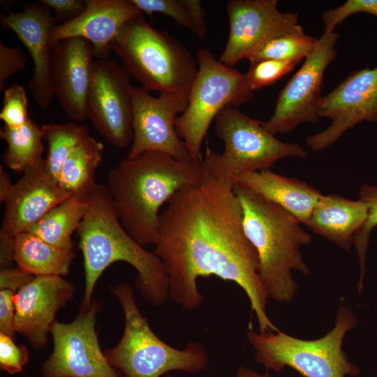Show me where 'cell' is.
<instances>
[{"mask_svg":"<svg viewBox=\"0 0 377 377\" xmlns=\"http://www.w3.org/2000/svg\"><path fill=\"white\" fill-rule=\"evenodd\" d=\"M230 180L205 175L179 189L159 214L152 251L163 263L169 293L187 311L200 306L198 277L216 276L246 293L260 332H278L267 314V295L259 275L257 253L243 228L241 203Z\"/></svg>","mask_w":377,"mask_h":377,"instance_id":"cell-1","label":"cell"},{"mask_svg":"<svg viewBox=\"0 0 377 377\" xmlns=\"http://www.w3.org/2000/svg\"><path fill=\"white\" fill-rule=\"evenodd\" d=\"M86 198L87 212L77 230L85 276L80 309L89 306L101 276L119 261L135 269V287L147 302L156 306L165 304L170 298L166 269L158 256L145 249L122 227L106 186L95 183Z\"/></svg>","mask_w":377,"mask_h":377,"instance_id":"cell-2","label":"cell"},{"mask_svg":"<svg viewBox=\"0 0 377 377\" xmlns=\"http://www.w3.org/2000/svg\"><path fill=\"white\" fill-rule=\"evenodd\" d=\"M205 177L202 161L146 151L121 160L108 173L107 189L122 227L140 245H156L158 211L182 187Z\"/></svg>","mask_w":377,"mask_h":377,"instance_id":"cell-3","label":"cell"},{"mask_svg":"<svg viewBox=\"0 0 377 377\" xmlns=\"http://www.w3.org/2000/svg\"><path fill=\"white\" fill-rule=\"evenodd\" d=\"M242 208L244 232L259 260V275L268 298L290 302L297 291L292 272L309 274L301 249L311 236L301 223L279 205L252 190L234 184Z\"/></svg>","mask_w":377,"mask_h":377,"instance_id":"cell-4","label":"cell"},{"mask_svg":"<svg viewBox=\"0 0 377 377\" xmlns=\"http://www.w3.org/2000/svg\"><path fill=\"white\" fill-rule=\"evenodd\" d=\"M110 50L145 89L189 95L198 72L196 59L168 33L152 27L143 14L122 27Z\"/></svg>","mask_w":377,"mask_h":377,"instance_id":"cell-5","label":"cell"},{"mask_svg":"<svg viewBox=\"0 0 377 377\" xmlns=\"http://www.w3.org/2000/svg\"><path fill=\"white\" fill-rule=\"evenodd\" d=\"M124 315V330L119 342L105 352L110 364L126 377H161L172 371L195 374L205 370L209 358L204 346L189 342L175 348L161 339L141 313L130 284L111 288Z\"/></svg>","mask_w":377,"mask_h":377,"instance_id":"cell-6","label":"cell"},{"mask_svg":"<svg viewBox=\"0 0 377 377\" xmlns=\"http://www.w3.org/2000/svg\"><path fill=\"white\" fill-rule=\"evenodd\" d=\"M357 323L352 309L341 305L334 327L321 338L305 340L280 330L256 333L251 328L247 339L255 350V360L267 371L279 373L288 367L304 377H355L360 369L348 360L342 343Z\"/></svg>","mask_w":377,"mask_h":377,"instance_id":"cell-7","label":"cell"},{"mask_svg":"<svg viewBox=\"0 0 377 377\" xmlns=\"http://www.w3.org/2000/svg\"><path fill=\"white\" fill-rule=\"evenodd\" d=\"M215 132L224 143L223 153L207 147L202 161L205 175L230 180L244 173L271 170L287 157L304 158V148L296 142L278 140L263 126L235 107H226L216 117Z\"/></svg>","mask_w":377,"mask_h":377,"instance_id":"cell-8","label":"cell"},{"mask_svg":"<svg viewBox=\"0 0 377 377\" xmlns=\"http://www.w3.org/2000/svg\"><path fill=\"white\" fill-rule=\"evenodd\" d=\"M198 72L191 87L186 110L175 122L178 136L185 142L191 158L201 160V145L209 127L226 107L249 102L253 91L246 74L216 60L205 48L198 51Z\"/></svg>","mask_w":377,"mask_h":377,"instance_id":"cell-9","label":"cell"},{"mask_svg":"<svg viewBox=\"0 0 377 377\" xmlns=\"http://www.w3.org/2000/svg\"><path fill=\"white\" fill-rule=\"evenodd\" d=\"M101 306L93 301L72 322H54L53 350L42 365L43 377H121L101 349L95 327Z\"/></svg>","mask_w":377,"mask_h":377,"instance_id":"cell-10","label":"cell"},{"mask_svg":"<svg viewBox=\"0 0 377 377\" xmlns=\"http://www.w3.org/2000/svg\"><path fill=\"white\" fill-rule=\"evenodd\" d=\"M338 38L339 34L332 31H324L318 39L301 68L279 92L272 117L263 121L269 133H288L301 124L318 121L324 73L337 56Z\"/></svg>","mask_w":377,"mask_h":377,"instance_id":"cell-11","label":"cell"},{"mask_svg":"<svg viewBox=\"0 0 377 377\" xmlns=\"http://www.w3.org/2000/svg\"><path fill=\"white\" fill-rule=\"evenodd\" d=\"M130 75L114 59L94 61L85 103L86 117L110 144L120 149L133 140Z\"/></svg>","mask_w":377,"mask_h":377,"instance_id":"cell-12","label":"cell"},{"mask_svg":"<svg viewBox=\"0 0 377 377\" xmlns=\"http://www.w3.org/2000/svg\"><path fill=\"white\" fill-rule=\"evenodd\" d=\"M131 95L133 135L127 157L159 151L178 160H192L175 126L176 118L188 105V96L160 93L154 96L141 86H131Z\"/></svg>","mask_w":377,"mask_h":377,"instance_id":"cell-13","label":"cell"},{"mask_svg":"<svg viewBox=\"0 0 377 377\" xmlns=\"http://www.w3.org/2000/svg\"><path fill=\"white\" fill-rule=\"evenodd\" d=\"M318 116L332 121L325 130L306 139L314 151L329 147L362 121H377V66L354 71L322 96Z\"/></svg>","mask_w":377,"mask_h":377,"instance_id":"cell-14","label":"cell"},{"mask_svg":"<svg viewBox=\"0 0 377 377\" xmlns=\"http://www.w3.org/2000/svg\"><path fill=\"white\" fill-rule=\"evenodd\" d=\"M276 0H230L226 4L229 36L219 61L233 66L272 39L298 25V14L282 13Z\"/></svg>","mask_w":377,"mask_h":377,"instance_id":"cell-15","label":"cell"},{"mask_svg":"<svg viewBox=\"0 0 377 377\" xmlns=\"http://www.w3.org/2000/svg\"><path fill=\"white\" fill-rule=\"evenodd\" d=\"M1 25L13 31L27 49L34 63L29 89L36 105L48 109L55 96L52 74V32L55 27L52 10L39 2L27 3L22 11L1 15Z\"/></svg>","mask_w":377,"mask_h":377,"instance_id":"cell-16","label":"cell"},{"mask_svg":"<svg viewBox=\"0 0 377 377\" xmlns=\"http://www.w3.org/2000/svg\"><path fill=\"white\" fill-rule=\"evenodd\" d=\"M75 288L60 276H34L15 293L14 327L34 349L48 343L58 311L73 298Z\"/></svg>","mask_w":377,"mask_h":377,"instance_id":"cell-17","label":"cell"},{"mask_svg":"<svg viewBox=\"0 0 377 377\" xmlns=\"http://www.w3.org/2000/svg\"><path fill=\"white\" fill-rule=\"evenodd\" d=\"M73 194L64 190L45 163L23 172L5 202L2 227L15 236L27 232L47 212Z\"/></svg>","mask_w":377,"mask_h":377,"instance_id":"cell-18","label":"cell"},{"mask_svg":"<svg viewBox=\"0 0 377 377\" xmlns=\"http://www.w3.org/2000/svg\"><path fill=\"white\" fill-rule=\"evenodd\" d=\"M94 57L91 44L81 38L63 40L52 47L54 94L64 112L74 122L87 119L85 103Z\"/></svg>","mask_w":377,"mask_h":377,"instance_id":"cell-19","label":"cell"},{"mask_svg":"<svg viewBox=\"0 0 377 377\" xmlns=\"http://www.w3.org/2000/svg\"><path fill=\"white\" fill-rule=\"evenodd\" d=\"M143 14L131 0H87L82 12L73 20L55 25L51 45L71 38L89 41L98 59H108L110 44L122 27Z\"/></svg>","mask_w":377,"mask_h":377,"instance_id":"cell-20","label":"cell"},{"mask_svg":"<svg viewBox=\"0 0 377 377\" xmlns=\"http://www.w3.org/2000/svg\"><path fill=\"white\" fill-rule=\"evenodd\" d=\"M368 216V205L337 194L322 195L306 223L343 250L349 251Z\"/></svg>","mask_w":377,"mask_h":377,"instance_id":"cell-21","label":"cell"},{"mask_svg":"<svg viewBox=\"0 0 377 377\" xmlns=\"http://www.w3.org/2000/svg\"><path fill=\"white\" fill-rule=\"evenodd\" d=\"M231 181L279 205L306 225L323 193L305 182L271 170L244 173Z\"/></svg>","mask_w":377,"mask_h":377,"instance_id":"cell-22","label":"cell"},{"mask_svg":"<svg viewBox=\"0 0 377 377\" xmlns=\"http://www.w3.org/2000/svg\"><path fill=\"white\" fill-rule=\"evenodd\" d=\"M75 256L72 249L50 244L32 232L15 236V263L34 276L67 275Z\"/></svg>","mask_w":377,"mask_h":377,"instance_id":"cell-23","label":"cell"},{"mask_svg":"<svg viewBox=\"0 0 377 377\" xmlns=\"http://www.w3.org/2000/svg\"><path fill=\"white\" fill-rule=\"evenodd\" d=\"M87 209L86 192L73 194L52 209L27 232L54 246L72 249V235L77 230Z\"/></svg>","mask_w":377,"mask_h":377,"instance_id":"cell-24","label":"cell"},{"mask_svg":"<svg viewBox=\"0 0 377 377\" xmlns=\"http://www.w3.org/2000/svg\"><path fill=\"white\" fill-rule=\"evenodd\" d=\"M0 138L7 145L3 156V163L12 170L23 172L45 163V159L42 156L44 147L41 126L31 118L18 128L2 127Z\"/></svg>","mask_w":377,"mask_h":377,"instance_id":"cell-25","label":"cell"},{"mask_svg":"<svg viewBox=\"0 0 377 377\" xmlns=\"http://www.w3.org/2000/svg\"><path fill=\"white\" fill-rule=\"evenodd\" d=\"M104 145L89 136L70 154L59 177L60 186L71 194L88 191L96 183L95 172L102 161Z\"/></svg>","mask_w":377,"mask_h":377,"instance_id":"cell-26","label":"cell"},{"mask_svg":"<svg viewBox=\"0 0 377 377\" xmlns=\"http://www.w3.org/2000/svg\"><path fill=\"white\" fill-rule=\"evenodd\" d=\"M142 13H158L171 17L200 40L207 36L205 10L200 0H131Z\"/></svg>","mask_w":377,"mask_h":377,"instance_id":"cell-27","label":"cell"},{"mask_svg":"<svg viewBox=\"0 0 377 377\" xmlns=\"http://www.w3.org/2000/svg\"><path fill=\"white\" fill-rule=\"evenodd\" d=\"M43 139L47 142L45 166L58 180L60 170L72 151L89 135L84 124L71 121L65 124H47L41 126Z\"/></svg>","mask_w":377,"mask_h":377,"instance_id":"cell-28","label":"cell"},{"mask_svg":"<svg viewBox=\"0 0 377 377\" xmlns=\"http://www.w3.org/2000/svg\"><path fill=\"white\" fill-rule=\"evenodd\" d=\"M317 40L306 35L299 24L293 30L272 39L246 59L250 64L265 59L299 63L312 52Z\"/></svg>","mask_w":377,"mask_h":377,"instance_id":"cell-29","label":"cell"},{"mask_svg":"<svg viewBox=\"0 0 377 377\" xmlns=\"http://www.w3.org/2000/svg\"><path fill=\"white\" fill-rule=\"evenodd\" d=\"M359 196L360 199L368 205L367 219L357 235L354 242L360 265V276L357 286L363 288L366 254L369 242V235L371 231L377 226V187L364 184L359 191Z\"/></svg>","mask_w":377,"mask_h":377,"instance_id":"cell-30","label":"cell"},{"mask_svg":"<svg viewBox=\"0 0 377 377\" xmlns=\"http://www.w3.org/2000/svg\"><path fill=\"white\" fill-rule=\"evenodd\" d=\"M3 92L0 119L4 123V126L15 128L23 126L30 119L26 89L14 84L6 88Z\"/></svg>","mask_w":377,"mask_h":377,"instance_id":"cell-31","label":"cell"},{"mask_svg":"<svg viewBox=\"0 0 377 377\" xmlns=\"http://www.w3.org/2000/svg\"><path fill=\"white\" fill-rule=\"evenodd\" d=\"M297 64L295 61L265 59L251 64L246 77L254 91L272 85L290 72Z\"/></svg>","mask_w":377,"mask_h":377,"instance_id":"cell-32","label":"cell"},{"mask_svg":"<svg viewBox=\"0 0 377 377\" xmlns=\"http://www.w3.org/2000/svg\"><path fill=\"white\" fill-rule=\"evenodd\" d=\"M357 13H367L377 17V0H348L337 8L327 10L322 16L324 31H334L337 25Z\"/></svg>","mask_w":377,"mask_h":377,"instance_id":"cell-33","label":"cell"},{"mask_svg":"<svg viewBox=\"0 0 377 377\" xmlns=\"http://www.w3.org/2000/svg\"><path fill=\"white\" fill-rule=\"evenodd\" d=\"M29 359L28 350L17 345L14 338L0 334V368L9 374L21 373Z\"/></svg>","mask_w":377,"mask_h":377,"instance_id":"cell-34","label":"cell"},{"mask_svg":"<svg viewBox=\"0 0 377 377\" xmlns=\"http://www.w3.org/2000/svg\"><path fill=\"white\" fill-rule=\"evenodd\" d=\"M27 64L22 50L18 47H10L0 43V91L3 92L6 82L22 70Z\"/></svg>","mask_w":377,"mask_h":377,"instance_id":"cell-35","label":"cell"},{"mask_svg":"<svg viewBox=\"0 0 377 377\" xmlns=\"http://www.w3.org/2000/svg\"><path fill=\"white\" fill-rule=\"evenodd\" d=\"M55 13L56 23L68 22L77 17L84 10L86 1L82 0H39Z\"/></svg>","mask_w":377,"mask_h":377,"instance_id":"cell-36","label":"cell"},{"mask_svg":"<svg viewBox=\"0 0 377 377\" xmlns=\"http://www.w3.org/2000/svg\"><path fill=\"white\" fill-rule=\"evenodd\" d=\"M15 293L10 290H0V334L15 337L14 327Z\"/></svg>","mask_w":377,"mask_h":377,"instance_id":"cell-37","label":"cell"},{"mask_svg":"<svg viewBox=\"0 0 377 377\" xmlns=\"http://www.w3.org/2000/svg\"><path fill=\"white\" fill-rule=\"evenodd\" d=\"M34 277L17 267L1 269L0 290H10L16 293Z\"/></svg>","mask_w":377,"mask_h":377,"instance_id":"cell-38","label":"cell"},{"mask_svg":"<svg viewBox=\"0 0 377 377\" xmlns=\"http://www.w3.org/2000/svg\"><path fill=\"white\" fill-rule=\"evenodd\" d=\"M15 255V236L1 228L0 230V267H13Z\"/></svg>","mask_w":377,"mask_h":377,"instance_id":"cell-39","label":"cell"},{"mask_svg":"<svg viewBox=\"0 0 377 377\" xmlns=\"http://www.w3.org/2000/svg\"><path fill=\"white\" fill-rule=\"evenodd\" d=\"M14 184L3 166H0V202L1 203L6 201L10 193Z\"/></svg>","mask_w":377,"mask_h":377,"instance_id":"cell-40","label":"cell"},{"mask_svg":"<svg viewBox=\"0 0 377 377\" xmlns=\"http://www.w3.org/2000/svg\"><path fill=\"white\" fill-rule=\"evenodd\" d=\"M237 377H271L268 371L265 374H259L246 367H239L236 372Z\"/></svg>","mask_w":377,"mask_h":377,"instance_id":"cell-41","label":"cell"},{"mask_svg":"<svg viewBox=\"0 0 377 377\" xmlns=\"http://www.w3.org/2000/svg\"><path fill=\"white\" fill-rule=\"evenodd\" d=\"M165 377H174V376H171V375H168V376H166Z\"/></svg>","mask_w":377,"mask_h":377,"instance_id":"cell-42","label":"cell"}]
</instances>
